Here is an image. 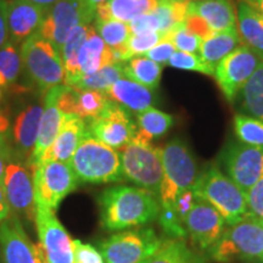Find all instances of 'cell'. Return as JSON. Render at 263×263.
Here are the masks:
<instances>
[{"instance_id":"obj_1","label":"cell","mask_w":263,"mask_h":263,"mask_svg":"<svg viewBox=\"0 0 263 263\" xmlns=\"http://www.w3.org/2000/svg\"><path fill=\"white\" fill-rule=\"evenodd\" d=\"M101 226L107 230H123L149 224L159 218V196L138 186L116 185L99 196Z\"/></svg>"},{"instance_id":"obj_2","label":"cell","mask_w":263,"mask_h":263,"mask_svg":"<svg viewBox=\"0 0 263 263\" xmlns=\"http://www.w3.org/2000/svg\"><path fill=\"white\" fill-rule=\"evenodd\" d=\"M70 166L80 183H117L124 179L120 151L89 133L81 140Z\"/></svg>"},{"instance_id":"obj_3","label":"cell","mask_w":263,"mask_h":263,"mask_svg":"<svg viewBox=\"0 0 263 263\" xmlns=\"http://www.w3.org/2000/svg\"><path fill=\"white\" fill-rule=\"evenodd\" d=\"M200 199L218 210L227 226L239 223L246 217V194L216 164L199 173L193 186Z\"/></svg>"},{"instance_id":"obj_4","label":"cell","mask_w":263,"mask_h":263,"mask_svg":"<svg viewBox=\"0 0 263 263\" xmlns=\"http://www.w3.org/2000/svg\"><path fill=\"white\" fill-rule=\"evenodd\" d=\"M209 254L217 263H263V222L244 218L228 226Z\"/></svg>"},{"instance_id":"obj_5","label":"cell","mask_w":263,"mask_h":263,"mask_svg":"<svg viewBox=\"0 0 263 263\" xmlns=\"http://www.w3.org/2000/svg\"><path fill=\"white\" fill-rule=\"evenodd\" d=\"M163 178L160 189L161 206L173 205L179 195L192 189L199 176L197 164L189 146L179 138L161 147Z\"/></svg>"},{"instance_id":"obj_6","label":"cell","mask_w":263,"mask_h":263,"mask_svg":"<svg viewBox=\"0 0 263 263\" xmlns=\"http://www.w3.org/2000/svg\"><path fill=\"white\" fill-rule=\"evenodd\" d=\"M120 156L123 178L136 184L138 188L160 196L163 178L161 147L153 146L150 141L136 136L120 151Z\"/></svg>"},{"instance_id":"obj_7","label":"cell","mask_w":263,"mask_h":263,"mask_svg":"<svg viewBox=\"0 0 263 263\" xmlns=\"http://www.w3.org/2000/svg\"><path fill=\"white\" fill-rule=\"evenodd\" d=\"M21 58L24 68L39 89L48 91L64 84L65 68L61 52L39 33L22 43Z\"/></svg>"},{"instance_id":"obj_8","label":"cell","mask_w":263,"mask_h":263,"mask_svg":"<svg viewBox=\"0 0 263 263\" xmlns=\"http://www.w3.org/2000/svg\"><path fill=\"white\" fill-rule=\"evenodd\" d=\"M31 168L35 205L47 207L52 211L80 184L70 163L48 161L34 164Z\"/></svg>"},{"instance_id":"obj_9","label":"cell","mask_w":263,"mask_h":263,"mask_svg":"<svg viewBox=\"0 0 263 263\" xmlns=\"http://www.w3.org/2000/svg\"><path fill=\"white\" fill-rule=\"evenodd\" d=\"M163 240L154 229L126 230L108 236L99 244L106 263H141L153 256Z\"/></svg>"},{"instance_id":"obj_10","label":"cell","mask_w":263,"mask_h":263,"mask_svg":"<svg viewBox=\"0 0 263 263\" xmlns=\"http://www.w3.org/2000/svg\"><path fill=\"white\" fill-rule=\"evenodd\" d=\"M93 18L83 0H59L48 9L38 33L61 52L70 33L82 22L90 24Z\"/></svg>"},{"instance_id":"obj_11","label":"cell","mask_w":263,"mask_h":263,"mask_svg":"<svg viewBox=\"0 0 263 263\" xmlns=\"http://www.w3.org/2000/svg\"><path fill=\"white\" fill-rule=\"evenodd\" d=\"M261 59L248 45L236 47L215 68L217 84L228 101H234L240 89L261 64Z\"/></svg>"},{"instance_id":"obj_12","label":"cell","mask_w":263,"mask_h":263,"mask_svg":"<svg viewBox=\"0 0 263 263\" xmlns=\"http://www.w3.org/2000/svg\"><path fill=\"white\" fill-rule=\"evenodd\" d=\"M227 228L218 210L205 200H197L185 218V230L190 246L200 252H210Z\"/></svg>"},{"instance_id":"obj_13","label":"cell","mask_w":263,"mask_h":263,"mask_svg":"<svg viewBox=\"0 0 263 263\" xmlns=\"http://www.w3.org/2000/svg\"><path fill=\"white\" fill-rule=\"evenodd\" d=\"M88 133L112 149L121 151L137 134V124L127 108L111 100L97 118L89 121Z\"/></svg>"},{"instance_id":"obj_14","label":"cell","mask_w":263,"mask_h":263,"mask_svg":"<svg viewBox=\"0 0 263 263\" xmlns=\"http://www.w3.org/2000/svg\"><path fill=\"white\" fill-rule=\"evenodd\" d=\"M226 174L244 192L263 177V147L230 143L221 156Z\"/></svg>"},{"instance_id":"obj_15","label":"cell","mask_w":263,"mask_h":263,"mask_svg":"<svg viewBox=\"0 0 263 263\" xmlns=\"http://www.w3.org/2000/svg\"><path fill=\"white\" fill-rule=\"evenodd\" d=\"M55 211L35 205L38 235L48 263H73V240L55 217Z\"/></svg>"},{"instance_id":"obj_16","label":"cell","mask_w":263,"mask_h":263,"mask_svg":"<svg viewBox=\"0 0 263 263\" xmlns=\"http://www.w3.org/2000/svg\"><path fill=\"white\" fill-rule=\"evenodd\" d=\"M4 188L10 209L16 216L24 217L29 222L35 221V197L33 177L27 167L21 163L10 162L6 166Z\"/></svg>"},{"instance_id":"obj_17","label":"cell","mask_w":263,"mask_h":263,"mask_svg":"<svg viewBox=\"0 0 263 263\" xmlns=\"http://www.w3.org/2000/svg\"><path fill=\"white\" fill-rule=\"evenodd\" d=\"M47 11V9L28 0H8L9 41L18 45L38 33Z\"/></svg>"},{"instance_id":"obj_18","label":"cell","mask_w":263,"mask_h":263,"mask_svg":"<svg viewBox=\"0 0 263 263\" xmlns=\"http://www.w3.org/2000/svg\"><path fill=\"white\" fill-rule=\"evenodd\" d=\"M106 93L80 88L62 87L60 97L58 99V106L64 115L73 114L82 120H94L110 104Z\"/></svg>"},{"instance_id":"obj_19","label":"cell","mask_w":263,"mask_h":263,"mask_svg":"<svg viewBox=\"0 0 263 263\" xmlns=\"http://www.w3.org/2000/svg\"><path fill=\"white\" fill-rule=\"evenodd\" d=\"M0 246L5 263H38L34 245L16 216L0 222Z\"/></svg>"},{"instance_id":"obj_20","label":"cell","mask_w":263,"mask_h":263,"mask_svg":"<svg viewBox=\"0 0 263 263\" xmlns=\"http://www.w3.org/2000/svg\"><path fill=\"white\" fill-rule=\"evenodd\" d=\"M87 133L88 127L84 120L73 114L64 115L59 134L51 145L43 154L39 162L59 161V162L70 163L76 149Z\"/></svg>"},{"instance_id":"obj_21","label":"cell","mask_w":263,"mask_h":263,"mask_svg":"<svg viewBox=\"0 0 263 263\" xmlns=\"http://www.w3.org/2000/svg\"><path fill=\"white\" fill-rule=\"evenodd\" d=\"M62 87H64V84L51 88L44 97V105H43L44 110H43L41 126H39L37 144H35L31 159H29V166L31 167L39 162L43 154L51 145L61 128L64 114L58 106V99L60 97Z\"/></svg>"},{"instance_id":"obj_22","label":"cell","mask_w":263,"mask_h":263,"mask_svg":"<svg viewBox=\"0 0 263 263\" xmlns=\"http://www.w3.org/2000/svg\"><path fill=\"white\" fill-rule=\"evenodd\" d=\"M188 15L202 18L213 32L238 29V17L230 0H193L189 2Z\"/></svg>"},{"instance_id":"obj_23","label":"cell","mask_w":263,"mask_h":263,"mask_svg":"<svg viewBox=\"0 0 263 263\" xmlns=\"http://www.w3.org/2000/svg\"><path fill=\"white\" fill-rule=\"evenodd\" d=\"M44 107L39 104H32L25 107L16 117L12 127V137L20 153L31 159L37 144L39 126Z\"/></svg>"},{"instance_id":"obj_24","label":"cell","mask_w":263,"mask_h":263,"mask_svg":"<svg viewBox=\"0 0 263 263\" xmlns=\"http://www.w3.org/2000/svg\"><path fill=\"white\" fill-rule=\"evenodd\" d=\"M114 64H116V61H115L112 49L106 45L103 38L98 34L94 26H90L87 39L82 45L78 55V70L81 78L83 76L94 73L105 66Z\"/></svg>"},{"instance_id":"obj_25","label":"cell","mask_w":263,"mask_h":263,"mask_svg":"<svg viewBox=\"0 0 263 263\" xmlns=\"http://www.w3.org/2000/svg\"><path fill=\"white\" fill-rule=\"evenodd\" d=\"M106 95L110 100L137 115L153 107L154 104L153 90L126 77L121 78L111 85Z\"/></svg>"},{"instance_id":"obj_26","label":"cell","mask_w":263,"mask_h":263,"mask_svg":"<svg viewBox=\"0 0 263 263\" xmlns=\"http://www.w3.org/2000/svg\"><path fill=\"white\" fill-rule=\"evenodd\" d=\"M159 0H108L98 5L95 20H118L129 24L138 16L153 12Z\"/></svg>"},{"instance_id":"obj_27","label":"cell","mask_w":263,"mask_h":263,"mask_svg":"<svg viewBox=\"0 0 263 263\" xmlns=\"http://www.w3.org/2000/svg\"><path fill=\"white\" fill-rule=\"evenodd\" d=\"M238 28L245 45L255 51L263 61V16L261 12L241 0L238 5Z\"/></svg>"},{"instance_id":"obj_28","label":"cell","mask_w":263,"mask_h":263,"mask_svg":"<svg viewBox=\"0 0 263 263\" xmlns=\"http://www.w3.org/2000/svg\"><path fill=\"white\" fill-rule=\"evenodd\" d=\"M90 24H87V22H82L78 25L70 33L61 50L62 64L65 68L64 84L68 87H73L81 78L80 70H78V55H80L82 45L87 39Z\"/></svg>"},{"instance_id":"obj_29","label":"cell","mask_w":263,"mask_h":263,"mask_svg":"<svg viewBox=\"0 0 263 263\" xmlns=\"http://www.w3.org/2000/svg\"><path fill=\"white\" fill-rule=\"evenodd\" d=\"M141 263H209L205 255L186 244L184 239H166L160 249Z\"/></svg>"},{"instance_id":"obj_30","label":"cell","mask_w":263,"mask_h":263,"mask_svg":"<svg viewBox=\"0 0 263 263\" xmlns=\"http://www.w3.org/2000/svg\"><path fill=\"white\" fill-rule=\"evenodd\" d=\"M240 35L238 29L224 32H212L202 39L200 47V58L203 62L216 68L217 64L238 47Z\"/></svg>"},{"instance_id":"obj_31","label":"cell","mask_w":263,"mask_h":263,"mask_svg":"<svg viewBox=\"0 0 263 263\" xmlns=\"http://www.w3.org/2000/svg\"><path fill=\"white\" fill-rule=\"evenodd\" d=\"M162 67L163 66L156 64L144 55L134 57L129 61L123 62L124 77L149 88L153 91L159 88Z\"/></svg>"},{"instance_id":"obj_32","label":"cell","mask_w":263,"mask_h":263,"mask_svg":"<svg viewBox=\"0 0 263 263\" xmlns=\"http://www.w3.org/2000/svg\"><path fill=\"white\" fill-rule=\"evenodd\" d=\"M240 108L244 115L263 122V61L240 89Z\"/></svg>"},{"instance_id":"obj_33","label":"cell","mask_w":263,"mask_h":263,"mask_svg":"<svg viewBox=\"0 0 263 263\" xmlns=\"http://www.w3.org/2000/svg\"><path fill=\"white\" fill-rule=\"evenodd\" d=\"M173 126V117L159 108L150 107L137 116V134L140 139L150 141L164 136Z\"/></svg>"},{"instance_id":"obj_34","label":"cell","mask_w":263,"mask_h":263,"mask_svg":"<svg viewBox=\"0 0 263 263\" xmlns=\"http://www.w3.org/2000/svg\"><path fill=\"white\" fill-rule=\"evenodd\" d=\"M188 5L189 0H159V5L153 12L159 18V33L162 35V39L173 28L185 22L188 17Z\"/></svg>"},{"instance_id":"obj_35","label":"cell","mask_w":263,"mask_h":263,"mask_svg":"<svg viewBox=\"0 0 263 263\" xmlns=\"http://www.w3.org/2000/svg\"><path fill=\"white\" fill-rule=\"evenodd\" d=\"M22 67L21 49L14 42L8 41L0 49V88H8L17 82Z\"/></svg>"},{"instance_id":"obj_36","label":"cell","mask_w":263,"mask_h":263,"mask_svg":"<svg viewBox=\"0 0 263 263\" xmlns=\"http://www.w3.org/2000/svg\"><path fill=\"white\" fill-rule=\"evenodd\" d=\"M123 77V62L122 64H114L105 66L91 74L83 76L73 87L80 88V89H90L106 93L111 85Z\"/></svg>"},{"instance_id":"obj_37","label":"cell","mask_w":263,"mask_h":263,"mask_svg":"<svg viewBox=\"0 0 263 263\" xmlns=\"http://www.w3.org/2000/svg\"><path fill=\"white\" fill-rule=\"evenodd\" d=\"M94 28L111 49L126 47L132 35L129 25L118 20H95Z\"/></svg>"},{"instance_id":"obj_38","label":"cell","mask_w":263,"mask_h":263,"mask_svg":"<svg viewBox=\"0 0 263 263\" xmlns=\"http://www.w3.org/2000/svg\"><path fill=\"white\" fill-rule=\"evenodd\" d=\"M234 130L241 143L263 147V122L248 115L238 114L234 117Z\"/></svg>"},{"instance_id":"obj_39","label":"cell","mask_w":263,"mask_h":263,"mask_svg":"<svg viewBox=\"0 0 263 263\" xmlns=\"http://www.w3.org/2000/svg\"><path fill=\"white\" fill-rule=\"evenodd\" d=\"M166 39L172 43L176 48V50L190 52V54H196L200 52L202 38L190 32L185 25H178L176 28H173L168 34H166Z\"/></svg>"},{"instance_id":"obj_40","label":"cell","mask_w":263,"mask_h":263,"mask_svg":"<svg viewBox=\"0 0 263 263\" xmlns=\"http://www.w3.org/2000/svg\"><path fill=\"white\" fill-rule=\"evenodd\" d=\"M160 224L162 227L164 234L170 239H184L188 238L185 230V223H184L177 213L173 205L161 206L159 215Z\"/></svg>"},{"instance_id":"obj_41","label":"cell","mask_w":263,"mask_h":263,"mask_svg":"<svg viewBox=\"0 0 263 263\" xmlns=\"http://www.w3.org/2000/svg\"><path fill=\"white\" fill-rule=\"evenodd\" d=\"M167 65H170L171 67L179 68V70L195 71L200 72V73L215 76V68L207 65L206 62H203L200 55L190 54V52L176 50L172 54Z\"/></svg>"},{"instance_id":"obj_42","label":"cell","mask_w":263,"mask_h":263,"mask_svg":"<svg viewBox=\"0 0 263 263\" xmlns=\"http://www.w3.org/2000/svg\"><path fill=\"white\" fill-rule=\"evenodd\" d=\"M162 39V35L159 32L141 33V34H132L128 39L126 49L129 59L134 57L145 55L151 48H154Z\"/></svg>"},{"instance_id":"obj_43","label":"cell","mask_w":263,"mask_h":263,"mask_svg":"<svg viewBox=\"0 0 263 263\" xmlns=\"http://www.w3.org/2000/svg\"><path fill=\"white\" fill-rule=\"evenodd\" d=\"M246 194V217L263 222V177Z\"/></svg>"},{"instance_id":"obj_44","label":"cell","mask_w":263,"mask_h":263,"mask_svg":"<svg viewBox=\"0 0 263 263\" xmlns=\"http://www.w3.org/2000/svg\"><path fill=\"white\" fill-rule=\"evenodd\" d=\"M73 263H106L100 250L81 240H73Z\"/></svg>"},{"instance_id":"obj_45","label":"cell","mask_w":263,"mask_h":263,"mask_svg":"<svg viewBox=\"0 0 263 263\" xmlns=\"http://www.w3.org/2000/svg\"><path fill=\"white\" fill-rule=\"evenodd\" d=\"M129 28L132 34H141V33H151L160 31L159 18L154 12L150 14L140 15L137 18L132 20L129 22Z\"/></svg>"},{"instance_id":"obj_46","label":"cell","mask_w":263,"mask_h":263,"mask_svg":"<svg viewBox=\"0 0 263 263\" xmlns=\"http://www.w3.org/2000/svg\"><path fill=\"white\" fill-rule=\"evenodd\" d=\"M176 51V48L171 43L168 39L163 38L157 43L154 48H151L149 51L146 52L144 57L149 58L150 60L155 61L156 64H160L161 66H164L168 64V60L172 57L173 52Z\"/></svg>"},{"instance_id":"obj_47","label":"cell","mask_w":263,"mask_h":263,"mask_svg":"<svg viewBox=\"0 0 263 263\" xmlns=\"http://www.w3.org/2000/svg\"><path fill=\"white\" fill-rule=\"evenodd\" d=\"M196 200H197V195L195 194V192H194V189L192 188L180 194L178 199L174 201L173 203L174 209H176L177 213H178L180 219H182L184 223H185V218L186 216H188V213L190 212V210H192L193 206L195 205Z\"/></svg>"},{"instance_id":"obj_48","label":"cell","mask_w":263,"mask_h":263,"mask_svg":"<svg viewBox=\"0 0 263 263\" xmlns=\"http://www.w3.org/2000/svg\"><path fill=\"white\" fill-rule=\"evenodd\" d=\"M184 25H185V27L188 28L190 32L195 33V34L201 37L202 39L206 38L207 35H210L213 32L211 31V28L209 27V25H207L202 18L197 17V16L188 15Z\"/></svg>"},{"instance_id":"obj_49","label":"cell","mask_w":263,"mask_h":263,"mask_svg":"<svg viewBox=\"0 0 263 263\" xmlns=\"http://www.w3.org/2000/svg\"><path fill=\"white\" fill-rule=\"evenodd\" d=\"M8 0H0V49L9 41V29H8Z\"/></svg>"},{"instance_id":"obj_50","label":"cell","mask_w":263,"mask_h":263,"mask_svg":"<svg viewBox=\"0 0 263 263\" xmlns=\"http://www.w3.org/2000/svg\"><path fill=\"white\" fill-rule=\"evenodd\" d=\"M10 130L9 117L4 111L0 110V147L9 149L8 146V134Z\"/></svg>"},{"instance_id":"obj_51","label":"cell","mask_w":263,"mask_h":263,"mask_svg":"<svg viewBox=\"0 0 263 263\" xmlns=\"http://www.w3.org/2000/svg\"><path fill=\"white\" fill-rule=\"evenodd\" d=\"M11 213V209H10L8 197H6L4 184L0 183V222L8 219Z\"/></svg>"},{"instance_id":"obj_52","label":"cell","mask_w":263,"mask_h":263,"mask_svg":"<svg viewBox=\"0 0 263 263\" xmlns=\"http://www.w3.org/2000/svg\"><path fill=\"white\" fill-rule=\"evenodd\" d=\"M9 159H10V150L4 149V147H0V183L4 182L5 170H6V166L9 164Z\"/></svg>"},{"instance_id":"obj_53","label":"cell","mask_w":263,"mask_h":263,"mask_svg":"<svg viewBox=\"0 0 263 263\" xmlns=\"http://www.w3.org/2000/svg\"><path fill=\"white\" fill-rule=\"evenodd\" d=\"M105 2H108V0H83V4L85 9H87V11L95 18V11H97L98 5H100L101 3Z\"/></svg>"},{"instance_id":"obj_54","label":"cell","mask_w":263,"mask_h":263,"mask_svg":"<svg viewBox=\"0 0 263 263\" xmlns=\"http://www.w3.org/2000/svg\"><path fill=\"white\" fill-rule=\"evenodd\" d=\"M28 2L34 3V4H37V5H41L42 8L48 10L49 8H51L55 3H58L59 0H28Z\"/></svg>"},{"instance_id":"obj_55","label":"cell","mask_w":263,"mask_h":263,"mask_svg":"<svg viewBox=\"0 0 263 263\" xmlns=\"http://www.w3.org/2000/svg\"><path fill=\"white\" fill-rule=\"evenodd\" d=\"M34 249H35V252H37V256H38V263H48L44 251H43L42 245L41 244L34 245Z\"/></svg>"},{"instance_id":"obj_56","label":"cell","mask_w":263,"mask_h":263,"mask_svg":"<svg viewBox=\"0 0 263 263\" xmlns=\"http://www.w3.org/2000/svg\"><path fill=\"white\" fill-rule=\"evenodd\" d=\"M256 8L259 10L261 15L263 16V0H256Z\"/></svg>"},{"instance_id":"obj_57","label":"cell","mask_w":263,"mask_h":263,"mask_svg":"<svg viewBox=\"0 0 263 263\" xmlns=\"http://www.w3.org/2000/svg\"><path fill=\"white\" fill-rule=\"evenodd\" d=\"M0 98H2V90H0Z\"/></svg>"}]
</instances>
